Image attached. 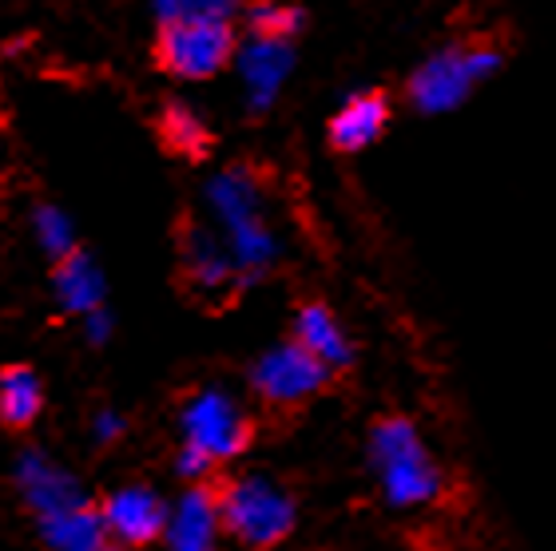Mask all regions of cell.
Here are the masks:
<instances>
[{
    "instance_id": "obj_13",
    "label": "cell",
    "mask_w": 556,
    "mask_h": 551,
    "mask_svg": "<svg viewBox=\"0 0 556 551\" xmlns=\"http://www.w3.org/2000/svg\"><path fill=\"white\" fill-rule=\"evenodd\" d=\"M302 12L294 4H278V0H263L251 9V28L258 33V40H287L299 28Z\"/></svg>"
},
{
    "instance_id": "obj_1",
    "label": "cell",
    "mask_w": 556,
    "mask_h": 551,
    "mask_svg": "<svg viewBox=\"0 0 556 551\" xmlns=\"http://www.w3.org/2000/svg\"><path fill=\"white\" fill-rule=\"evenodd\" d=\"M370 464L382 480V492L397 508L450 504V472L441 469L426 440L417 437L409 417L382 413L370 428Z\"/></svg>"
},
{
    "instance_id": "obj_12",
    "label": "cell",
    "mask_w": 556,
    "mask_h": 551,
    "mask_svg": "<svg viewBox=\"0 0 556 551\" xmlns=\"http://www.w3.org/2000/svg\"><path fill=\"white\" fill-rule=\"evenodd\" d=\"M45 409V389L33 366L12 361L0 369V425L4 433H28Z\"/></svg>"
},
{
    "instance_id": "obj_7",
    "label": "cell",
    "mask_w": 556,
    "mask_h": 551,
    "mask_svg": "<svg viewBox=\"0 0 556 551\" xmlns=\"http://www.w3.org/2000/svg\"><path fill=\"white\" fill-rule=\"evenodd\" d=\"M96 516H100V524H104L112 540H119L131 551L160 543L163 528H167V504L143 484H128V488L100 496Z\"/></svg>"
},
{
    "instance_id": "obj_10",
    "label": "cell",
    "mask_w": 556,
    "mask_h": 551,
    "mask_svg": "<svg viewBox=\"0 0 556 551\" xmlns=\"http://www.w3.org/2000/svg\"><path fill=\"white\" fill-rule=\"evenodd\" d=\"M290 337L299 345H306L334 377L354 366V349H350L346 333H342L334 310H330L323 298L299 302V310H294V333H290Z\"/></svg>"
},
{
    "instance_id": "obj_5",
    "label": "cell",
    "mask_w": 556,
    "mask_h": 551,
    "mask_svg": "<svg viewBox=\"0 0 556 551\" xmlns=\"http://www.w3.org/2000/svg\"><path fill=\"white\" fill-rule=\"evenodd\" d=\"M235 56V28L223 16H175L160 21L155 64L175 80H211Z\"/></svg>"
},
{
    "instance_id": "obj_8",
    "label": "cell",
    "mask_w": 556,
    "mask_h": 551,
    "mask_svg": "<svg viewBox=\"0 0 556 551\" xmlns=\"http://www.w3.org/2000/svg\"><path fill=\"white\" fill-rule=\"evenodd\" d=\"M215 480H219V469L199 480H187L179 504L167 512V528H163L167 551H215V540H219Z\"/></svg>"
},
{
    "instance_id": "obj_4",
    "label": "cell",
    "mask_w": 556,
    "mask_h": 551,
    "mask_svg": "<svg viewBox=\"0 0 556 551\" xmlns=\"http://www.w3.org/2000/svg\"><path fill=\"white\" fill-rule=\"evenodd\" d=\"M334 373L294 337L278 342L251 369V389L270 417H299L314 397L334 385Z\"/></svg>"
},
{
    "instance_id": "obj_14",
    "label": "cell",
    "mask_w": 556,
    "mask_h": 551,
    "mask_svg": "<svg viewBox=\"0 0 556 551\" xmlns=\"http://www.w3.org/2000/svg\"><path fill=\"white\" fill-rule=\"evenodd\" d=\"M160 4V21H175V16H223L231 21L235 0H155Z\"/></svg>"
},
{
    "instance_id": "obj_3",
    "label": "cell",
    "mask_w": 556,
    "mask_h": 551,
    "mask_svg": "<svg viewBox=\"0 0 556 551\" xmlns=\"http://www.w3.org/2000/svg\"><path fill=\"white\" fill-rule=\"evenodd\" d=\"M219 531H227L243 551H275L294 531V500L258 476H227L215 480Z\"/></svg>"
},
{
    "instance_id": "obj_11",
    "label": "cell",
    "mask_w": 556,
    "mask_h": 551,
    "mask_svg": "<svg viewBox=\"0 0 556 551\" xmlns=\"http://www.w3.org/2000/svg\"><path fill=\"white\" fill-rule=\"evenodd\" d=\"M151 131H155V139H160V148L167 151V155H175V159H187V163L207 159L211 148H215L211 127L203 124L191 107L175 104V100H167V104L160 107V115L151 119Z\"/></svg>"
},
{
    "instance_id": "obj_2",
    "label": "cell",
    "mask_w": 556,
    "mask_h": 551,
    "mask_svg": "<svg viewBox=\"0 0 556 551\" xmlns=\"http://www.w3.org/2000/svg\"><path fill=\"white\" fill-rule=\"evenodd\" d=\"M258 421L243 405L219 389H203L184 405V460L179 472L187 480H199L207 472L223 469L227 460L243 457L255 445Z\"/></svg>"
},
{
    "instance_id": "obj_6",
    "label": "cell",
    "mask_w": 556,
    "mask_h": 551,
    "mask_svg": "<svg viewBox=\"0 0 556 551\" xmlns=\"http://www.w3.org/2000/svg\"><path fill=\"white\" fill-rule=\"evenodd\" d=\"M497 52L489 48H445L433 60H426L409 80V100L421 112H445V107L462 104L465 92L473 88L477 76L497 68Z\"/></svg>"
},
{
    "instance_id": "obj_9",
    "label": "cell",
    "mask_w": 556,
    "mask_h": 551,
    "mask_svg": "<svg viewBox=\"0 0 556 551\" xmlns=\"http://www.w3.org/2000/svg\"><path fill=\"white\" fill-rule=\"evenodd\" d=\"M390 115H394V107H390V95H386L382 88L350 95L346 104L330 115L326 143H330V151H338V155H358V151H366L370 143L382 139V131L390 127Z\"/></svg>"
}]
</instances>
